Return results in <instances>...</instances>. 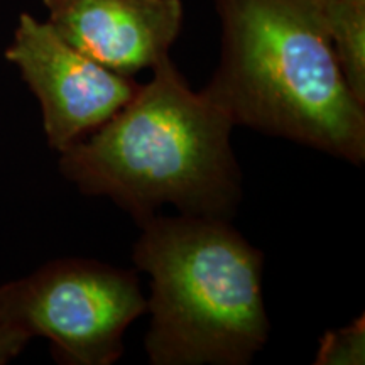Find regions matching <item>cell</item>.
Segmentation results:
<instances>
[{
  "label": "cell",
  "instance_id": "cell-1",
  "mask_svg": "<svg viewBox=\"0 0 365 365\" xmlns=\"http://www.w3.org/2000/svg\"><path fill=\"white\" fill-rule=\"evenodd\" d=\"M234 127L230 113L191 88L168 56L107 124L59 153V170L83 195L110 198L137 225L164 205L230 220L242 198Z\"/></svg>",
  "mask_w": 365,
  "mask_h": 365
},
{
  "label": "cell",
  "instance_id": "cell-9",
  "mask_svg": "<svg viewBox=\"0 0 365 365\" xmlns=\"http://www.w3.org/2000/svg\"><path fill=\"white\" fill-rule=\"evenodd\" d=\"M29 340V333L24 328L0 312V365L16 359L26 349Z\"/></svg>",
  "mask_w": 365,
  "mask_h": 365
},
{
  "label": "cell",
  "instance_id": "cell-6",
  "mask_svg": "<svg viewBox=\"0 0 365 365\" xmlns=\"http://www.w3.org/2000/svg\"><path fill=\"white\" fill-rule=\"evenodd\" d=\"M48 22L108 70L134 76L170 56L180 38L181 0H43Z\"/></svg>",
  "mask_w": 365,
  "mask_h": 365
},
{
  "label": "cell",
  "instance_id": "cell-7",
  "mask_svg": "<svg viewBox=\"0 0 365 365\" xmlns=\"http://www.w3.org/2000/svg\"><path fill=\"white\" fill-rule=\"evenodd\" d=\"M341 75L365 105V0H314Z\"/></svg>",
  "mask_w": 365,
  "mask_h": 365
},
{
  "label": "cell",
  "instance_id": "cell-3",
  "mask_svg": "<svg viewBox=\"0 0 365 365\" xmlns=\"http://www.w3.org/2000/svg\"><path fill=\"white\" fill-rule=\"evenodd\" d=\"M132 249L150 277L153 365H247L269 339L264 254L230 220L154 215Z\"/></svg>",
  "mask_w": 365,
  "mask_h": 365
},
{
  "label": "cell",
  "instance_id": "cell-4",
  "mask_svg": "<svg viewBox=\"0 0 365 365\" xmlns=\"http://www.w3.org/2000/svg\"><path fill=\"white\" fill-rule=\"evenodd\" d=\"M0 312L51 341L68 365H112L124 333L148 313L137 272L90 259H59L0 286Z\"/></svg>",
  "mask_w": 365,
  "mask_h": 365
},
{
  "label": "cell",
  "instance_id": "cell-8",
  "mask_svg": "<svg viewBox=\"0 0 365 365\" xmlns=\"http://www.w3.org/2000/svg\"><path fill=\"white\" fill-rule=\"evenodd\" d=\"M317 365H364L365 364V319L355 318L350 325L330 330L319 341Z\"/></svg>",
  "mask_w": 365,
  "mask_h": 365
},
{
  "label": "cell",
  "instance_id": "cell-2",
  "mask_svg": "<svg viewBox=\"0 0 365 365\" xmlns=\"http://www.w3.org/2000/svg\"><path fill=\"white\" fill-rule=\"evenodd\" d=\"M213 2L220 61L203 90L235 127L362 166L365 105L341 75L314 0Z\"/></svg>",
  "mask_w": 365,
  "mask_h": 365
},
{
  "label": "cell",
  "instance_id": "cell-5",
  "mask_svg": "<svg viewBox=\"0 0 365 365\" xmlns=\"http://www.w3.org/2000/svg\"><path fill=\"white\" fill-rule=\"evenodd\" d=\"M6 58L38 98L46 139L58 153L107 124L140 86L86 56L31 14H21Z\"/></svg>",
  "mask_w": 365,
  "mask_h": 365
}]
</instances>
